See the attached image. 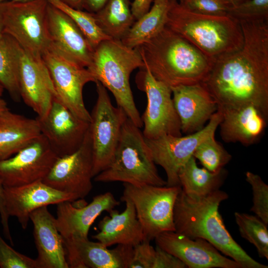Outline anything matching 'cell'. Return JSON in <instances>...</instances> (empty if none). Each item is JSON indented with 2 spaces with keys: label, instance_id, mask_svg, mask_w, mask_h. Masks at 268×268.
<instances>
[{
  "label": "cell",
  "instance_id": "obj_1",
  "mask_svg": "<svg viewBox=\"0 0 268 268\" xmlns=\"http://www.w3.org/2000/svg\"><path fill=\"white\" fill-rule=\"evenodd\" d=\"M244 42L217 59L202 83L218 108L252 105L268 117V21H240Z\"/></svg>",
  "mask_w": 268,
  "mask_h": 268
},
{
  "label": "cell",
  "instance_id": "obj_2",
  "mask_svg": "<svg viewBox=\"0 0 268 268\" xmlns=\"http://www.w3.org/2000/svg\"><path fill=\"white\" fill-rule=\"evenodd\" d=\"M228 198L226 192L219 189L204 197L192 199L181 189L173 210L175 231L192 238L206 240L244 268H268L250 257L226 229L219 206Z\"/></svg>",
  "mask_w": 268,
  "mask_h": 268
},
{
  "label": "cell",
  "instance_id": "obj_3",
  "mask_svg": "<svg viewBox=\"0 0 268 268\" xmlns=\"http://www.w3.org/2000/svg\"><path fill=\"white\" fill-rule=\"evenodd\" d=\"M136 48L143 67L170 88L202 83L214 62L166 26Z\"/></svg>",
  "mask_w": 268,
  "mask_h": 268
},
{
  "label": "cell",
  "instance_id": "obj_4",
  "mask_svg": "<svg viewBox=\"0 0 268 268\" xmlns=\"http://www.w3.org/2000/svg\"><path fill=\"white\" fill-rule=\"evenodd\" d=\"M167 27L187 40L214 62L239 50L244 37L239 21L228 16L192 12L171 0Z\"/></svg>",
  "mask_w": 268,
  "mask_h": 268
},
{
  "label": "cell",
  "instance_id": "obj_5",
  "mask_svg": "<svg viewBox=\"0 0 268 268\" xmlns=\"http://www.w3.org/2000/svg\"><path fill=\"white\" fill-rule=\"evenodd\" d=\"M144 63L136 48L125 45L121 40L109 39L94 49L91 62L86 67L96 81L111 92L117 106L139 128L143 127L131 90L132 72L141 68Z\"/></svg>",
  "mask_w": 268,
  "mask_h": 268
},
{
  "label": "cell",
  "instance_id": "obj_6",
  "mask_svg": "<svg viewBox=\"0 0 268 268\" xmlns=\"http://www.w3.org/2000/svg\"><path fill=\"white\" fill-rule=\"evenodd\" d=\"M155 165L142 132L128 118L111 162L94 180L133 185H166Z\"/></svg>",
  "mask_w": 268,
  "mask_h": 268
},
{
  "label": "cell",
  "instance_id": "obj_7",
  "mask_svg": "<svg viewBox=\"0 0 268 268\" xmlns=\"http://www.w3.org/2000/svg\"><path fill=\"white\" fill-rule=\"evenodd\" d=\"M123 185L121 200L133 203L146 239L151 240L161 233L175 231L173 210L181 186Z\"/></svg>",
  "mask_w": 268,
  "mask_h": 268
},
{
  "label": "cell",
  "instance_id": "obj_8",
  "mask_svg": "<svg viewBox=\"0 0 268 268\" xmlns=\"http://www.w3.org/2000/svg\"><path fill=\"white\" fill-rule=\"evenodd\" d=\"M97 98L90 113L88 134L93 156V176L103 171L111 162L123 126L128 118L120 107L113 105L107 89L95 82Z\"/></svg>",
  "mask_w": 268,
  "mask_h": 268
},
{
  "label": "cell",
  "instance_id": "obj_9",
  "mask_svg": "<svg viewBox=\"0 0 268 268\" xmlns=\"http://www.w3.org/2000/svg\"><path fill=\"white\" fill-rule=\"evenodd\" d=\"M48 0L6 1L3 33L25 51L42 56L51 43L47 27Z\"/></svg>",
  "mask_w": 268,
  "mask_h": 268
},
{
  "label": "cell",
  "instance_id": "obj_10",
  "mask_svg": "<svg viewBox=\"0 0 268 268\" xmlns=\"http://www.w3.org/2000/svg\"><path fill=\"white\" fill-rule=\"evenodd\" d=\"M135 77L137 88L147 96L141 118L144 137L153 139L165 135L182 136L181 122L175 109L171 88L156 79L143 67Z\"/></svg>",
  "mask_w": 268,
  "mask_h": 268
},
{
  "label": "cell",
  "instance_id": "obj_11",
  "mask_svg": "<svg viewBox=\"0 0 268 268\" xmlns=\"http://www.w3.org/2000/svg\"><path fill=\"white\" fill-rule=\"evenodd\" d=\"M51 78L56 98L78 118L90 122V113L83 101L86 84L96 82L86 67L68 58L50 44L42 56Z\"/></svg>",
  "mask_w": 268,
  "mask_h": 268
},
{
  "label": "cell",
  "instance_id": "obj_12",
  "mask_svg": "<svg viewBox=\"0 0 268 268\" xmlns=\"http://www.w3.org/2000/svg\"><path fill=\"white\" fill-rule=\"evenodd\" d=\"M221 120L222 113L217 109L200 131L184 136L165 135L153 139L145 138L154 163L165 172L166 186H181L178 178L180 169L202 141L215 135Z\"/></svg>",
  "mask_w": 268,
  "mask_h": 268
},
{
  "label": "cell",
  "instance_id": "obj_13",
  "mask_svg": "<svg viewBox=\"0 0 268 268\" xmlns=\"http://www.w3.org/2000/svg\"><path fill=\"white\" fill-rule=\"evenodd\" d=\"M58 157L41 134L11 157L0 160V181L4 187L43 181Z\"/></svg>",
  "mask_w": 268,
  "mask_h": 268
},
{
  "label": "cell",
  "instance_id": "obj_14",
  "mask_svg": "<svg viewBox=\"0 0 268 268\" xmlns=\"http://www.w3.org/2000/svg\"><path fill=\"white\" fill-rule=\"evenodd\" d=\"M92 152L87 131L81 146L71 154L59 157L43 182L57 190L82 199L92 189Z\"/></svg>",
  "mask_w": 268,
  "mask_h": 268
},
{
  "label": "cell",
  "instance_id": "obj_15",
  "mask_svg": "<svg viewBox=\"0 0 268 268\" xmlns=\"http://www.w3.org/2000/svg\"><path fill=\"white\" fill-rule=\"evenodd\" d=\"M36 118L41 134L58 157L76 151L83 143L89 128V122L75 115L56 97L46 115Z\"/></svg>",
  "mask_w": 268,
  "mask_h": 268
},
{
  "label": "cell",
  "instance_id": "obj_16",
  "mask_svg": "<svg viewBox=\"0 0 268 268\" xmlns=\"http://www.w3.org/2000/svg\"><path fill=\"white\" fill-rule=\"evenodd\" d=\"M156 246L180 260L189 268H244L223 256L206 240L166 231L154 239Z\"/></svg>",
  "mask_w": 268,
  "mask_h": 268
},
{
  "label": "cell",
  "instance_id": "obj_17",
  "mask_svg": "<svg viewBox=\"0 0 268 268\" xmlns=\"http://www.w3.org/2000/svg\"><path fill=\"white\" fill-rule=\"evenodd\" d=\"M21 99L42 118L49 111L56 91L42 56L22 49L19 72Z\"/></svg>",
  "mask_w": 268,
  "mask_h": 268
},
{
  "label": "cell",
  "instance_id": "obj_18",
  "mask_svg": "<svg viewBox=\"0 0 268 268\" xmlns=\"http://www.w3.org/2000/svg\"><path fill=\"white\" fill-rule=\"evenodd\" d=\"M119 204L109 192L95 196L89 204L81 207L74 206L70 201L57 204L56 224L64 243L87 239L90 228L96 219L103 211L109 212Z\"/></svg>",
  "mask_w": 268,
  "mask_h": 268
},
{
  "label": "cell",
  "instance_id": "obj_19",
  "mask_svg": "<svg viewBox=\"0 0 268 268\" xmlns=\"http://www.w3.org/2000/svg\"><path fill=\"white\" fill-rule=\"evenodd\" d=\"M5 205L9 216L15 217L25 229L35 210L62 201L78 200L74 195L57 190L43 181L15 187H4Z\"/></svg>",
  "mask_w": 268,
  "mask_h": 268
},
{
  "label": "cell",
  "instance_id": "obj_20",
  "mask_svg": "<svg viewBox=\"0 0 268 268\" xmlns=\"http://www.w3.org/2000/svg\"><path fill=\"white\" fill-rule=\"evenodd\" d=\"M47 27L51 44L78 65L89 66L93 47L73 20L49 2Z\"/></svg>",
  "mask_w": 268,
  "mask_h": 268
},
{
  "label": "cell",
  "instance_id": "obj_21",
  "mask_svg": "<svg viewBox=\"0 0 268 268\" xmlns=\"http://www.w3.org/2000/svg\"><path fill=\"white\" fill-rule=\"evenodd\" d=\"M64 245L70 268H129L134 247L118 245L109 249L88 238L72 240L65 242Z\"/></svg>",
  "mask_w": 268,
  "mask_h": 268
},
{
  "label": "cell",
  "instance_id": "obj_22",
  "mask_svg": "<svg viewBox=\"0 0 268 268\" xmlns=\"http://www.w3.org/2000/svg\"><path fill=\"white\" fill-rule=\"evenodd\" d=\"M171 89L182 133L188 134L200 131L217 110V103L201 83Z\"/></svg>",
  "mask_w": 268,
  "mask_h": 268
},
{
  "label": "cell",
  "instance_id": "obj_23",
  "mask_svg": "<svg viewBox=\"0 0 268 268\" xmlns=\"http://www.w3.org/2000/svg\"><path fill=\"white\" fill-rule=\"evenodd\" d=\"M30 220L38 252V268H69L63 238L47 206L33 211Z\"/></svg>",
  "mask_w": 268,
  "mask_h": 268
},
{
  "label": "cell",
  "instance_id": "obj_24",
  "mask_svg": "<svg viewBox=\"0 0 268 268\" xmlns=\"http://www.w3.org/2000/svg\"><path fill=\"white\" fill-rule=\"evenodd\" d=\"M222 113L220 134L225 142H240L248 146L262 135L268 117L252 105L218 108Z\"/></svg>",
  "mask_w": 268,
  "mask_h": 268
},
{
  "label": "cell",
  "instance_id": "obj_25",
  "mask_svg": "<svg viewBox=\"0 0 268 268\" xmlns=\"http://www.w3.org/2000/svg\"><path fill=\"white\" fill-rule=\"evenodd\" d=\"M126 208L121 213L114 208L98 224L99 231L92 237L108 247L114 245L134 246L146 239L136 214L133 203L121 200Z\"/></svg>",
  "mask_w": 268,
  "mask_h": 268
},
{
  "label": "cell",
  "instance_id": "obj_26",
  "mask_svg": "<svg viewBox=\"0 0 268 268\" xmlns=\"http://www.w3.org/2000/svg\"><path fill=\"white\" fill-rule=\"evenodd\" d=\"M41 134L37 118L6 109L0 114V160L11 157Z\"/></svg>",
  "mask_w": 268,
  "mask_h": 268
},
{
  "label": "cell",
  "instance_id": "obj_27",
  "mask_svg": "<svg viewBox=\"0 0 268 268\" xmlns=\"http://www.w3.org/2000/svg\"><path fill=\"white\" fill-rule=\"evenodd\" d=\"M196 160L192 156L178 173L182 190L192 199L203 198L219 190L227 175L224 168L216 172L200 168Z\"/></svg>",
  "mask_w": 268,
  "mask_h": 268
},
{
  "label": "cell",
  "instance_id": "obj_28",
  "mask_svg": "<svg viewBox=\"0 0 268 268\" xmlns=\"http://www.w3.org/2000/svg\"><path fill=\"white\" fill-rule=\"evenodd\" d=\"M170 1L154 0L149 10L134 22L122 42L135 48L160 33L166 26Z\"/></svg>",
  "mask_w": 268,
  "mask_h": 268
},
{
  "label": "cell",
  "instance_id": "obj_29",
  "mask_svg": "<svg viewBox=\"0 0 268 268\" xmlns=\"http://www.w3.org/2000/svg\"><path fill=\"white\" fill-rule=\"evenodd\" d=\"M22 48L10 36L3 33L0 38V83L11 99H21L19 72Z\"/></svg>",
  "mask_w": 268,
  "mask_h": 268
},
{
  "label": "cell",
  "instance_id": "obj_30",
  "mask_svg": "<svg viewBox=\"0 0 268 268\" xmlns=\"http://www.w3.org/2000/svg\"><path fill=\"white\" fill-rule=\"evenodd\" d=\"M129 0H108L93 13L96 23L111 39L121 40L135 21Z\"/></svg>",
  "mask_w": 268,
  "mask_h": 268
},
{
  "label": "cell",
  "instance_id": "obj_31",
  "mask_svg": "<svg viewBox=\"0 0 268 268\" xmlns=\"http://www.w3.org/2000/svg\"><path fill=\"white\" fill-rule=\"evenodd\" d=\"M236 223L242 237L256 248L260 257L268 259V230L266 225L258 217L235 212Z\"/></svg>",
  "mask_w": 268,
  "mask_h": 268
},
{
  "label": "cell",
  "instance_id": "obj_32",
  "mask_svg": "<svg viewBox=\"0 0 268 268\" xmlns=\"http://www.w3.org/2000/svg\"><path fill=\"white\" fill-rule=\"evenodd\" d=\"M48 2L67 14L75 23L94 49L102 41L111 39L98 25L93 13L69 6L60 0Z\"/></svg>",
  "mask_w": 268,
  "mask_h": 268
},
{
  "label": "cell",
  "instance_id": "obj_33",
  "mask_svg": "<svg viewBox=\"0 0 268 268\" xmlns=\"http://www.w3.org/2000/svg\"><path fill=\"white\" fill-rule=\"evenodd\" d=\"M193 156L204 168L212 172H217L231 159V155L215 138L210 136L202 141L195 150Z\"/></svg>",
  "mask_w": 268,
  "mask_h": 268
},
{
  "label": "cell",
  "instance_id": "obj_34",
  "mask_svg": "<svg viewBox=\"0 0 268 268\" xmlns=\"http://www.w3.org/2000/svg\"><path fill=\"white\" fill-rule=\"evenodd\" d=\"M228 16L238 21H268V0H248L232 6Z\"/></svg>",
  "mask_w": 268,
  "mask_h": 268
},
{
  "label": "cell",
  "instance_id": "obj_35",
  "mask_svg": "<svg viewBox=\"0 0 268 268\" xmlns=\"http://www.w3.org/2000/svg\"><path fill=\"white\" fill-rule=\"evenodd\" d=\"M246 180L253 192V206L250 210L266 225L268 224V186L261 177L251 172L246 173Z\"/></svg>",
  "mask_w": 268,
  "mask_h": 268
},
{
  "label": "cell",
  "instance_id": "obj_36",
  "mask_svg": "<svg viewBox=\"0 0 268 268\" xmlns=\"http://www.w3.org/2000/svg\"><path fill=\"white\" fill-rule=\"evenodd\" d=\"M187 9L198 13L226 16L232 5L227 0H177Z\"/></svg>",
  "mask_w": 268,
  "mask_h": 268
},
{
  "label": "cell",
  "instance_id": "obj_37",
  "mask_svg": "<svg viewBox=\"0 0 268 268\" xmlns=\"http://www.w3.org/2000/svg\"><path fill=\"white\" fill-rule=\"evenodd\" d=\"M0 268H38L35 259L15 251L0 235Z\"/></svg>",
  "mask_w": 268,
  "mask_h": 268
},
{
  "label": "cell",
  "instance_id": "obj_38",
  "mask_svg": "<svg viewBox=\"0 0 268 268\" xmlns=\"http://www.w3.org/2000/svg\"><path fill=\"white\" fill-rule=\"evenodd\" d=\"M150 241L146 239L134 246L129 268H152L155 248Z\"/></svg>",
  "mask_w": 268,
  "mask_h": 268
},
{
  "label": "cell",
  "instance_id": "obj_39",
  "mask_svg": "<svg viewBox=\"0 0 268 268\" xmlns=\"http://www.w3.org/2000/svg\"><path fill=\"white\" fill-rule=\"evenodd\" d=\"M185 268L186 266L180 260L156 246L152 268Z\"/></svg>",
  "mask_w": 268,
  "mask_h": 268
},
{
  "label": "cell",
  "instance_id": "obj_40",
  "mask_svg": "<svg viewBox=\"0 0 268 268\" xmlns=\"http://www.w3.org/2000/svg\"><path fill=\"white\" fill-rule=\"evenodd\" d=\"M0 221L2 225L4 236L5 238L10 241L13 245V241L11 236V233L8 224L9 216L6 211L4 197V187L0 181Z\"/></svg>",
  "mask_w": 268,
  "mask_h": 268
},
{
  "label": "cell",
  "instance_id": "obj_41",
  "mask_svg": "<svg viewBox=\"0 0 268 268\" xmlns=\"http://www.w3.org/2000/svg\"><path fill=\"white\" fill-rule=\"evenodd\" d=\"M154 0H134L131 3V10L135 21L146 13Z\"/></svg>",
  "mask_w": 268,
  "mask_h": 268
},
{
  "label": "cell",
  "instance_id": "obj_42",
  "mask_svg": "<svg viewBox=\"0 0 268 268\" xmlns=\"http://www.w3.org/2000/svg\"><path fill=\"white\" fill-rule=\"evenodd\" d=\"M108 0H83L82 8L87 11L95 13L106 4Z\"/></svg>",
  "mask_w": 268,
  "mask_h": 268
},
{
  "label": "cell",
  "instance_id": "obj_43",
  "mask_svg": "<svg viewBox=\"0 0 268 268\" xmlns=\"http://www.w3.org/2000/svg\"><path fill=\"white\" fill-rule=\"evenodd\" d=\"M70 7L77 9L82 10L83 0H60Z\"/></svg>",
  "mask_w": 268,
  "mask_h": 268
},
{
  "label": "cell",
  "instance_id": "obj_44",
  "mask_svg": "<svg viewBox=\"0 0 268 268\" xmlns=\"http://www.w3.org/2000/svg\"><path fill=\"white\" fill-rule=\"evenodd\" d=\"M6 1L0 2V38L3 34V17Z\"/></svg>",
  "mask_w": 268,
  "mask_h": 268
},
{
  "label": "cell",
  "instance_id": "obj_45",
  "mask_svg": "<svg viewBox=\"0 0 268 268\" xmlns=\"http://www.w3.org/2000/svg\"><path fill=\"white\" fill-rule=\"evenodd\" d=\"M8 109L6 102L0 96V114Z\"/></svg>",
  "mask_w": 268,
  "mask_h": 268
},
{
  "label": "cell",
  "instance_id": "obj_46",
  "mask_svg": "<svg viewBox=\"0 0 268 268\" xmlns=\"http://www.w3.org/2000/svg\"><path fill=\"white\" fill-rule=\"evenodd\" d=\"M232 6H236L248 0H227Z\"/></svg>",
  "mask_w": 268,
  "mask_h": 268
},
{
  "label": "cell",
  "instance_id": "obj_47",
  "mask_svg": "<svg viewBox=\"0 0 268 268\" xmlns=\"http://www.w3.org/2000/svg\"><path fill=\"white\" fill-rule=\"evenodd\" d=\"M28 0H0V2H5V1H23Z\"/></svg>",
  "mask_w": 268,
  "mask_h": 268
},
{
  "label": "cell",
  "instance_id": "obj_48",
  "mask_svg": "<svg viewBox=\"0 0 268 268\" xmlns=\"http://www.w3.org/2000/svg\"><path fill=\"white\" fill-rule=\"evenodd\" d=\"M4 88L0 83V96H1L4 91Z\"/></svg>",
  "mask_w": 268,
  "mask_h": 268
}]
</instances>
